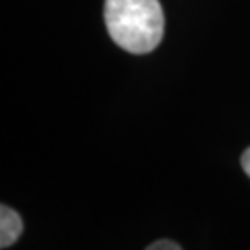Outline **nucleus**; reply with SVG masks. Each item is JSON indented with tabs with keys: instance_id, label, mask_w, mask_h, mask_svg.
Segmentation results:
<instances>
[{
	"instance_id": "f257e3e1",
	"label": "nucleus",
	"mask_w": 250,
	"mask_h": 250,
	"mask_svg": "<svg viewBox=\"0 0 250 250\" xmlns=\"http://www.w3.org/2000/svg\"><path fill=\"white\" fill-rule=\"evenodd\" d=\"M109 37L132 54H148L161 43L165 19L160 0H106Z\"/></svg>"
},
{
	"instance_id": "f03ea898",
	"label": "nucleus",
	"mask_w": 250,
	"mask_h": 250,
	"mask_svg": "<svg viewBox=\"0 0 250 250\" xmlns=\"http://www.w3.org/2000/svg\"><path fill=\"white\" fill-rule=\"evenodd\" d=\"M24 230L21 215L9 208V206H0V247L8 249L21 237V233Z\"/></svg>"
},
{
	"instance_id": "7ed1b4c3",
	"label": "nucleus",
	"mask_w": 250,
	"mask_h": 250,
	"mask_svg": "<svg viewBox=\"0 0 250 250\" xmlns=\"http://www.w3.org/2000/svg\"><path fill=\"white\" fill-rule=\"evenodd\" d=\"M145 250H184L178 243L170 241V239H160V241H154L152 245H148Z\"/></svg>"
},
{
	"instance_id": "20e7f679",
	"label": "nucleus",
	"mask_w": 250,
	"mask_h": 250,
	"mask_svg": "<svg viewBox=\"0 0 250 250\" xmlns=\"http://www.w3.org/2000/svg\"><path fill=\"white\" fill-rule=\"evenodd\" d=\"M241 167H243V170H245V172L249 174V178H250V146L245 152H243V156H241Z\"/></svg>"
}]
</instances>
